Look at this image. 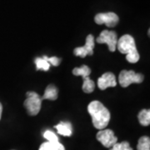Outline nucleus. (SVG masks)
Wrapping results in <instances>:
<instances>
[{
  "mask_svg": "<svg viewBox=\"0 0 150 150\" xmlns=\"http://www.w3.org/2000/svg\"><path fill=\"white\" fill-rule=\"evenodd\" d=\"M38 150H65L64 145L61 144L59 142H46L41 144Z\"/></svg>",
  "mask_w": 150,
  "mask_h": 150,
  "instance_id": "13",
  "label": "nucleus"
},
{
  "mask_svg": "<svg viewBox=\"0 0 150 150\" xmlns=\"http://www.w3.org/2000/svg\"><path fill=\"white\" fill-rule=\"evenodd\" d=\"M109 150H133L128 142L124 141L122 143H117Z\"/></svg>",
  "mask_w": 150,
  "mask_h": 150,
  "instance_id": "17",
  "label": "nucleus"
},
{
  "mask_svg": "<svg viewBox=\"0 0 150 150\" xmlns=\"http://www.w3.org/2000/svg\"><path fill=\"white\" fill-rule=\"evenodd\" d=\"M139 121L143 126H149L150 124V110L143 109L139 113Z\"/></svg>",
  "mask_w": 150,
  "mask_h": 150,
  "instance_id": "14",
  "label": "nucleus"
},
{
  "mask_svg": "<svg viewBox=\"0 0 150 150\" xmlns=\"http://www.w3.org/2000/svg\"><path fill=\"white\" fill-rule=\"evenodd\" d=\"M54 128L58 130V133L59 134H61L63 136L69 137L72 135V133H73L72 124L69 122H61L59 124H57Z\"/></svg>",
  "mask_w": 150,
  "mask_h": 150,
  "instance_id": "11",
  "label": "nucleus"
},
{
  "mask_svg": "<svg viewBox=\"0 0 150 150\" xmlns=\"http://www.w3.org/2000/svg\"><path fill=\"white\" fill-rule=\"evenodd\" d=\"M94 20L97 24H105L108 27L113 28L118 24L119 18L118 16L114 13H98Z\"/></svg>",
  "mask_w": 150,
  "mask_h": 150,
  "instance_id": "8",
  "label": "nucleus"
},
{
  "mask_svg": "<svg viewBox=\"0 0 150 150\" xmlns=\"http://www.w3.org/2000/svg\"><path fill=\"white\" fill-rule=\"evenodd\" d=\"M88 111L92 117V123L97 129H104L110 120V112L99 101H93L88 107Z\"/></svg>",
  "mask_w": 150,
  "mask_h": 150,
  "instance_id": "1",
  "label": "nucleus"
},
{
  "mask_svg": "<svg viewBox=\"0 0 150 150\" xmlns=\"http://www.w3.org/2000/svg\"><path fill=\"white\" fill-rule=\"evenodd\" d=\"M98 85L101 90H104L108 87H115L117 85L116 78L112 73H105L98 79Z\"/></svg>",
  "mask_w": 150,
  "mask_h": 150,
  "instance_id": "10",
  "label": "nucleus"
},
{
  "mask_svg": "<svg viewBox=\"0 0 150 150\" xmlns=\"http://www.w3.org/2000/svg\"><path fill=\"white\" fill-rule=\"evenodd\" d=\"M121 54H126L127 61L135 64L139 60V54L136 48L134 38L129 34H125L118 39L117 47Z\"/></svg>",
  "mask_w": 150,
  "mask_h": 150,
  "instance_id": "2",
  "label": "nucleus"
},
{
  "mask_svg": "<svg viewBox=\"0 0 150 150\" xmlns=\"http://www.w3.org/2000/svg\"><path fill=\"white\" fill-rule=\"evenodd\" d=\"M94 48V38L92 34L88 35L86 38V43L82 47H78L74 50L75 56L85 58L87 55H93Z\"/></svg>",
  "mask_w": 150,
  "mask_h": 150,
  "instance_id": "9",
  "label": "nucleus"
},
{
  "mask_svg": "<svg viewBox=\"0 0 150 150\" xmlns=\"http://www.w3.org/2000/svg\"><path fill=\"white\" fill-rule=\"evenodd\" d=\"M58 98V89L54 85H48L43 95L41 97V99L43 101V99H49V100H56Z\"/></svg>",
  "mask_w": 150,
  "mask_h": 150,
  "instance_id": "12",
  "label": "nucleus"
},
{
  "mask_svg": "<svg viewBox=\"0 0 150 150\" xmlns=\"http://www.w3.org/2000/svg\"><path fill=\"white\" fill-rule=\"evenodd\" d=\"M43 59H45L49 64H51L54 65V66H59V65L60 64V63H61V59H59V58H57V57H51V58H48L47 56H43Z\"/></svg>",
  "mask_w": 150,
  "mask_h": 150,
  "instance_id": "19",
  "label": "nucleus"
},
{
  "mask_svg": "<svg viewBox=\"0 0 150 150\" xmlns=\"http://www.w3.org/2000/svg\"><path fill=\"white\" fill-rule=\"evenodd\" d=\"M34 63L36 64V69L37 70L48 71L50 68V64L43 58H36L34 60Z\"/></svg>",
  "mask_w": 150,
  "mask_h": 150,
  "instance_id": "16",
  "label": "nucleus"
},
{
  "mask_svg": "<svg viewBox=\"0 0 150 150\" xmlns=\"http://www.w3.org/2000/svg\"><path fill=\"white\" fill-rule=\"evenodd\" d=\"M2 112H3V106H2V103H0V119L2 117Z\"/></svg>",
  "mask_w": 150,
  "mask_h": 150,
  "instance_id": "20",
  "label": "nucleus"
},
{
  "mask_svg": "<svg viewBox=\"0 0 150 150\" xmlns=\"http://www.w3.org/2000/svg\"><path fill=\"white\" fill-rule=\"evenodd\" d=\"M138 150H150V139L147 136L141 137L139 139L138 146H137Z\"/></svg>",
  "mask_w": 150,
  "mask_h": 150,
  "instance_id": "15",
  "label": "nucleus"
},
{
  "mask_svg": "<svg viewBox=\"0 0 150 150\" xmlns=\"http://www.w3.org/2000/svg\"><path fill=\"white\" fill-rule=\"evenodd\" d=\"M73 74L75 76H81L83 79V91L86 93H90L94 90L95 88V83L89 78V75L91 74V69L86 66L83 65L80 68H75L73 70Z\"/></svg>",
  "mask_w": 150,
  "mask_h": 150,
  "instance_id": "3",
  "label": "nucleus"
},
{
  "mask_svg": "<svg viewBox=\"0 0 150 150\" xmlns=\"http://www.w3.org/2000/svg\"><path fill=\"white\" fill-rule=\"evenodd\" d=\"M43 137L48 140V142H51V143L59 142V139H58L57 135L54 134V132L50 131V130L45 131V133L43 134Z\"/></svg>",
  "mask_w": 150,
  "mask_h": 150,
  "instance_id": "18",
  "label": "nucleus"
},
{
  "mask_svg": "<svg viewBox=\"0 0 150 150\" xmlns=\"http://www.w3.org/2000/svg\"><path fill=\"white\" fill-rule=\"evenodd\" d=\"M26 100L24 101V107L28 113L31 116H35L39 112L42 105L41 97L35 92H28Z\"/></svg>",
  "mask_w": 150,
  "mask_h": 150,
  "instance_id": "4",
  "label": "nucleus"
},
{
  "mask_svg": "<svg viewBox=\"0 0 150 150\" xmlns=\"http://www.w3.org/2000/svg\"><path fill=\"white\" fill-rule=\"evenodd\" d=\"M97 43H106L108 46V49L110 52H114L116 50L117 43H118V36L114 31L103 30L100 35L97 38Z\"/></svg>",
  "mask_w": 150,
  "mask_h": 150,
  "instance_id": "6",
  "label": "nucleus"
},
{
  "mask_svg": "<svg viewBox=\"0 0 150 150\" xmlns=\"http://www.w3.org/2000/svg\"><path fill=\"white\" fill-rule=\"evenodd\" d=\"M119 83L123 88H127L132 83H141L144 81V75L137 74L133 70H123L119 74Z\"/></svg>",
  "mask_w": 150,
  "mask_h": 150,
  "instance_id": "5",
  "label": "nucleus"
},
{
  "mask_svg": "<svg viewBox=\"0 0 150 150\" xmlns=\"http://www.w3.org/2000/svg\"><path fill=\"white\" fill-rule=\"evenodd\" d=\"M97 139L105 148H112L118 143V138L114 136V133L111 129H102L97 134Z\"/></svg>",
  "mask_w": 150,
  "mask_h": 150,
  "instance_id": "7",
  "label": "nucleus"
}]
</instances>
